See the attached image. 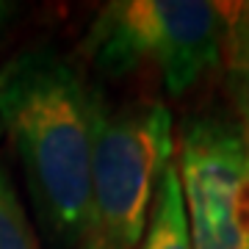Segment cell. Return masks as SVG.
I'll return each mask as SVG.
<instances>
[{"label": "cell", "mask_w": 249, "mask_h": 249, "mask_svg": "<svg viewBox=\"0 0 249 249\" xmlns=\"http://www.w3.org/2000/svg\"><path fill=\"white\" fill-rule=\"evenodd\" d=\"M97 89L50 45L0 67V127L9 133L36 219L55 247L78 249L89 222Z\"/></svg>", "instance_id": "cell-1"}, {"label": "cell", "mask_w": 249, "mask_h": 249, "mask_svg": "<svg viewBox=\"0 0 249 249\" xmlns=\"http://www.w3.org/2000/svg\"><path fill=\"white\" fill-rule=\"evenodd\" d=\"M172 142L163 103L111 108L97 91L89 222L78 249H139Z\"/></svg>", "instance_id": "cell-2"}, {"label": "cell", "mask_w": 249, "mask_h": 249, "mask_svg": "<svg viewBox=\"0 0 249 249\" xmlns=\"http://www.w3.org/2000/svg\"><path fill=\"white\" fill-rule=\"evenodd\" d=\"M227 25L222 3L116 0L89 25L86 53L108 75L152 67L172 94H183L219 67Z\"/></svg>", "instance_id": "cell-3"}, {"label": "cell", "mask_w": 249, "mask_h": 249, "mask_svg": "<svg viewBox=\"0 0 249 249\" xmlns=\"http://www.w3.org/2000/svg\"><path fill=\"white\" fill-rule=\"evenodd\" d=\"M175 166L191 247L249 249V114L188 119Z\"/></svg>", "instance_id": "cell-4"}, {"label": "cell", "mask_w": 249, "mask_h": 249, "mask_svg": "<svg viewBox=\"0 0 249 249\" xmlns=\"http://www.w3.org/2000/svg\"><path fill=\"white\" fill-rule=\"evenodd\" d=\"M139 249H194L191 247L186 202H183V188H180L175 160L160 175V183L155 188V196H152L150 219H147Z\"/></svg>", "instance_id": "cell-5"}, {"label": "cell", "mask_w": 249, "mask_h": 249, "mask_svg": "<svg viewBox=\"0 0 249 249\" xmlns=\"http://www.w3.org/2000/svg\"><path fill=\"white\" fill-rule=\"evenodd\" d=\"M0 249H42L28 213L11 186L9 172L0 166Z\"/></svg>", "instance_id": "cell-6"}, {"label": "cell", "mask_w": 249, "mask_h": 249, "mask_svg": "<svg viewBox=\"0 0 249 249\" xmlns=\"http://www.w3.org/2000/svg\"><path fill=\"white\" fill-rule=\"evenodd\" d=\"M14 14H17V6H14V3H3V0H0V34H3V28L11 22V17H14Z\"/></svg>", "instance_id": "cell-7"}, {"label": "cell", "mask_w": 249, "mask_h": 249, "mask_svg": "<svg viewBox=\"0 0 249 249\" xmlns=\"http://www.w3.org/2000/svg\"><path fill=\"white\" fill-rule=\"evenodd\" d=\"M0 136H3V127H0Z\"/></svg>", "instance_id": "cell-8"}]
</instances>
